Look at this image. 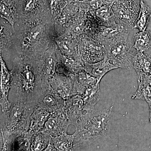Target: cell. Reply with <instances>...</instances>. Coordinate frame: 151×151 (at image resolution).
<instances>
[{
    "label": "cell",
    "instance_id": "13",
    "mask_svg": "<svg viewBox=\"0 0 151 151\" xmlns=\"http://www.w3.org/2000/svg\"><path fill=\"white\" fill-rule=\"evenodd\" d=\"M51 114L40 105H37L31 116L28 132L32 134L41 132Z\"/></svg>",
    "mask_w": 151,
    "mask_h": 151
},
{
    "label": "cell",
    "instance_id": "19",
    "mask_svg": "<svg viewBox=\"0 0 151 151\" xmlns=\"http://www.w3.org/2000/svg\"><path fill=\"white\" fill-rule=\"evenodd\" d=\"M150 17V8L143 1H141L140 11L134 25V29H137L140 32L145 31L149 24Z\"/></svg>",
    "mask_w": 151,
    "mask_h": 151
},
{
    "label": "cell",
    "instance_id": "26",
    "mask_svg": "<svg viewBox=\"0 0 151 151\" xmlns=\"http://www.w3.org/2000/svg\"><path fill=\"white\" fill-rule=\"evenodd\" d=\"M38 0H27L25 3L24 10L27 12H31L36 8Z\"/></svg>",
    "mask_w": 151,
    "mask_h": 151
},
{
    "label": "cell",
    "instance_id": "14",
    "mask_svg": "<svg viewBox=\"0 0 151 151\" xmlns=\"http://www.w3.org/2000/svg\"><path fill=\"white\" fill-rule=\"evenodd\" d=\"M73 89L75 95H82L86 89L97 82V78L86 72L73 75Z\"/></svg>",
    "mask_w": 151,
    "mask_h": 151
},
{
    "label": "cell",
    "instance_id": "12",
    "mask_svg": "<svg viewBox=\"0 0 151 151\" xmlns=\"http://www.w3.org/2000/svg\"><path fill=\"white\" fill-rule=\"evenodd\" d=\"M37 105L43 107L51 113L65 114V100L52 93L51 91L47 92Z\"/></svg>",
    "mask_w": 151,
    "mask_h": 151
},
{
    "label": "cell",
    "instance_id": "16",
    "mask_svg": "<svg viewBox=\"0 0 151 151\" xmlns=\"http://www.w3.org/2000/svg\"><path fill=\"white\" fill-rule=\"evenodd\" d=\"M74 134L67 133L56 137H50V142L58 151H74Z\"/></svg>",
    "mask_w": 151,
    "mask_h": 151
},
{
    "label": "cell",
    "instance_id": "30",
    "mask_svg": "<svg viewBox=\"0 0 151 151\" xmlns=\"http://www.w3.org/2000/svg\"><path fill=\"white\" fill-rule=\"evenodd\" d=\"M148 103L149 107H150V122L151 123V100L147 102Z\"/></svg>",
    "mask_w": 151,
    "mask_h": 151
},
{
    "label": "cell",
    "instance_id": "8",
    "mask_svg": "<svg viewBox=\"0 0 151 151\" xmlns=\"http://www.w3.org/2000/svg\"><path fill=\"white\" fill-rule=\"evenodd\" d=\"M73 75L67 77L55 74L50 81L51 92L65 100L75 96Z\"/></svg>",
    "mask_w": 151,
    "mask_h": 151
},
{
    "label": "cell",
    "instance_id": "2",
    "mask_svg": "<svg viewBox=\"0 0 151 151\" xmlns=\"http://www.w3.org/2000/svg\"><path fill=\"white\" fill-rule=\"evenodd\" d=\"M7 113L1 112V133L3 135L19 134L28 132L30 117L35 107L24 102L11 103Z\"/></svg>",
    "mask_w": 151,
    "mask_h": 151
},
{
    "label": "cell",
    "instance_id": "21",
    "mask_svg": "<svg viewBox=\"0 0 151 151\" xmlns=\"http://www.w3.org/2000/svg\"><path fill=\"white\" fill-rule=\"evenodd\" d=\"M50 136L42 132L34 134L31 140V151H42L48 146Z\"/></svg>",
    "mask_w": 151,
    "mask_h": 151
},
{
    "label": "cell",
    "instance_id": "17",
    "mask_svg": "<svg viewBox=\"0 0 151 151\" xmlns=\"http://www.w3.org/2000/svg\"><path fill=\"white\" fill-rule=\"evenodd\" d=\"M133 37V47L139 52H144L151 47V32L149 31L136 33Z\"/></svg>",
    "mask_w": 151,
    "mask_h": 151
},
{
    "label": "cell",
    "instance_id": "28",
    "mask_svg": "<svg viewBox=\"0 0 151 151\" xmlns=\"http://www.w3.org/2000/svg\"><path fill=\"white\" fill-rule=\"evenodd\" d=\"M42 151H58L57 150L54 146L52 144H51L50 142V140L48 146L44 150Z\"/></svg>",
    "mask_w": 151,
    "mask_h": 151
},
{
    "label": "cell",
    "instance_id": "18",
    "mask_svg": "<svg viewBox=\"0 0 151 151\" xmlns=\"http://www.w3.org/2000/svg\"><path fill=\"white\" fill-rule=\"evenodd\" d=\"M133 68L137 74L140 73L150 74L151 57L144 54L143 52H138L134 59Z\"/></svg>",
    "mask_w": 151,
    "mask_h": 151
},
{
    "label": "cell",
    "instance_id": "33",
    "mask_svg": "<svg viewBox=\"0 0 151 151\" xmlns=\"http://www.w3.org/2000/svg\"><path fill=\"white\" fill-rule=\"evenodd\" d=\"M141 1H143L142 0H141Z\"/></svg>",
    "mask_w": 151,
    "mask_h": 151
},
{
    "label": "cell",
    "instance_id": "34",
    "mask_svg": "<svg viewBox=\"0 0 151 151\" xmlns=\"http://www.w3.org/2000/svg\"><path fill=\"white\" fill-rule=\"evenodd\" d=\"M81 1H83V0H81Z\"/></svg>",
    "mask_w": 151,
    "mask_h": 151
},
{
    "label": "cell",
    "instance_id": "23",
    "mask_svg": "<svg viewBox=\"0 0 151 151\" xmlns=\"http://www.w3.org/2000/svg\"><path fill=\"white\" fill-rule=\"evenodd\" d=\"M60 48L68 55H72L75 52L74 47L67 41L58 40L57 41Z\"/></svg>",
    "mask_w": 151,
    "mask_h": 151
},
{
    "label": "cell",
    "instance_id": "25",
    "mask_svg": "<svg viewBox=\"0 0 151 151\" xmlns=\"http://www.w3.org/2000/svg\"><path fill=\"white\" fill-rule=\"evenodd\" d=\"M50 5L52 11L55 12L65 6V2L64 0H50Z\"/></svg>",
    "mask_w": 151,
    "mask_h": 151
},
{
    "label": "cell",
    "instance_id": "29",
    "mask_svg": "<svg viewBox=\"0 0 151 151\" xmlns=\"http://www.w3.org/2000/svg\"><path fill=\"white\" fill-rule=\"evenodd\" d=\"M31 39L30 37H26L25 38L23 41V45L24 46H27L30 43Z\"/></svg>",
    "mask_w": 151,
    "mask_h": 151
},
{
    "label": "cell",
    "instance_id": "20",
    "mask_svg": "<svg viewBox=\"0 0 151 151\" xmlns=\"http://www.w3.org/2000/svg\"><path fill=\"white\" fill-rule=\"evenodd\" d=\"M138 88L132 96L133 99L145 100L147 103L151 100V86L141 76H139Z\"/></svg>",
    "mask_w": 151,
    "mask_h": 151
},
{
    "label": "cell",
    "instance_id": "7",
    "mask_svg": "<svg viewBox=\"0 0 151 151\" xmlns=\"http://www.w3.org/2000/svg\"><path fill=\"white\" fill-rule=\"evenodd\" d=\"M70 125L64 113H51L45 124L42 133L51 137H56L67 133Z\"/></svg>",
    "mask_w": 151,
    "mask_h": 151
},
{
    "label": "cell",
    "instance_id": "5",
    "mask_svg": "<svg viewBox=\"0 0 151 151\" xmlns=\"http://www.w3.org/2000/svg\"><path fill=\"white\" fill-rule=\"evenodd\" d=\"M131 29L122 24L106 27L99 25L95 30L94 38L104 47L127 40Z\"/></svg>",
    "mask_w": 151,
    "mask_h": 151
},
{
    "label": "cell",
    "instance_id": "10",
    "mask_svg": "<svg viewBox=\"0 0 151 151\" xmlns=\"http://www.w3.org/2000/svg\"><path fill=\"white\" fill-rule=\"evenodd\" d=\"M65 101V111L69 124L76 128L84 115V102L82 97L81 95H75Z\"/></svg>",
    "mask_w": 151,
    "mask_h": 151
},
{
    "label": "cell",
    "instance_id": "32",
    "mask_svg": "<svg viewBox=\"0 0 151 151\" xmlns=\"http://www.w3.org/2000/svg\"><path fill=\"white\" fill-rule=\"evenodd\" d=\"M150 74H151V68L150 72Z\"/></svg>",
    "mask_w": 151,
    "mask_h": 151
},
{
    "label": "cell",
    "instance_id": "15",
    "mask_svg": "<svg viewBox=\"0 0 151 151\" xmlns=\"http://www.w3.org/2000/svg\"><path fill=\"white\" fill-rule=\"evenodd\" d=\"M100 83L97 82L86 89L81 95L84 102V111L86 112L94 109L95 105L100 99Z\"/></svg>",
    "mask_w": 151,
    "mask_h": 151
},
{
    "label": "cell",
    "instance_id": "11",
    "mask_svg": "<svg viewBox=\"0 0 151 151\" xmlns=\"http://www.w3.org/2000/svg\"><path fill=\"white\" fill-rule=\"evenodd\" d=\"M84 63L85 71L97 78V82L99 83L104 75L108 72L119 68L106 56L103 60L99 62Z\"/></svg>",
    "mask_w": 151,
    "mask_h": 151
},
{
    "label": "cell",
    "instance_id": "27",
    "mask_svg": "<svg viewBox=\"0 0 151 151\" xmlns=\"http://www.w3.org/2000/svg\"><path fill=\"white\" fill-rule=\"evenodd\" d=\"M138 75L139 76L142 77L151 86V74H146V73H138Z\"/></svg>",
    "mask_w": 151,
    "mask_h": 151
},
{
    "label": "cell",
    "instance_id": "9",
    "mask_svg": "<svg viewBox=\"0 0 151 151\" xmlns=\"http://www.w3.org/2000/svg\"><path fill=\"white\" fill-rule=\"evenodd\" d=\"M1 100L0 104L1 108V113H7L10 109L12 104L9 100V92L12 87V71H9L1 55Z\"/></svg>",
    "mask_w": 151,
    "mask_h": 151
},
{
    "label": "cell",
    "instance_id": "31",
    "mask_svg": "<svg viewBox=\"0 0 151 151\" xmlns=\"http://www.w3.org/2000/svg\"><path fill=\"white\" fill-rule=\"evenodd\" d=\"M1 151H7V150L6 149L5 147L2 146L1 148Z\"/></svg>",
    "mask_w": 151,
    "mask_h": 151
},
{
    "label": "cell",
    "instance_id": "6",
    "mask_svg": "<svg viewBox=\"0 0 151 151\" xmlns=\"http://www.w3.org/2000/svg\"><path fill=\"white\" fill-rule=\"evenodd\" d=\"M80 51L84 63H95L103 60L107 55L105 47L97 40L84 37L81 39Z\"/></svg>",
    "mask_w": 151,
    "mask_h": 151
},
{
    "label": "cell",
    "instance_id": "22",
    "mask_svg": "<svg viewBox=\"0 0 151 151\" xmlns=\"http://www.w3.org/2000/svg\"><path fill=\"white\" fill-rule=\"evenodd\" d=\"M1 17L5 19L14 27V16L10 6L5 1L1 0Z\"/></svg>",
    "mask_w": 151,
    "mask_h": 151
},
{
    "label": "cell",
    "instance_id": "24",
    "mask_svg": "<svg viewBox=\"0 0 151 151\" xmlns=\"http://www.w3.org/2000/svg\"><path fill=\"white\" fill-rule=\"evenodd\" d=\"M42 32V26L40 25H38L33 27L30 31L29 37L34 40H37L40 37Z\"/></svg>",
    "mask_w": 151,
    "mask_h": 151
},
{
    "label": "cell",
    "instance_id": "3",
    "mask_svg": "<svg viewBox=\"0 0 151 151\" xmlns=\"http://www.w3.org/2000/svg\"><path fill=\"white\" fill-rule=\"evenodd\" d=\"M106 57L119 68L131 69L138 52L127 40H123L105 47Z\"/></svg>",
    "mask_w": 151,
    "mask_h": 151
},
{
    "label": "cell",
    "instance_id": "1",
    "mask_svg": "<svg viewBox=\"0 0 151 151\" xmlns=\"http://www.w3.org/2000/svg\"><path fill=\"white\" fill-rule=\"evenodd\" d=\"M113 108V106L100 111L94 109L83 115L73 134L74 149L90 145L109 134Z\"/></svg>",
    "mask_w": 151,
    "mask_h": 151
},
{
    "label": "cell",
    "instance_id": "4",
    "mask_svg": "<svg viewBox=\"0 0 151 151\" xmlns=\"http://www.w3.org/2000/svg\"><path fill=\"white\" fill-rule=\"evenodd\" d=\"M140 0H116L112 6L117 22L130 29H134L141 8Z\"/></svg>",
    "mask_w": 151,
    "mask_h": 151
}]
</instances>
